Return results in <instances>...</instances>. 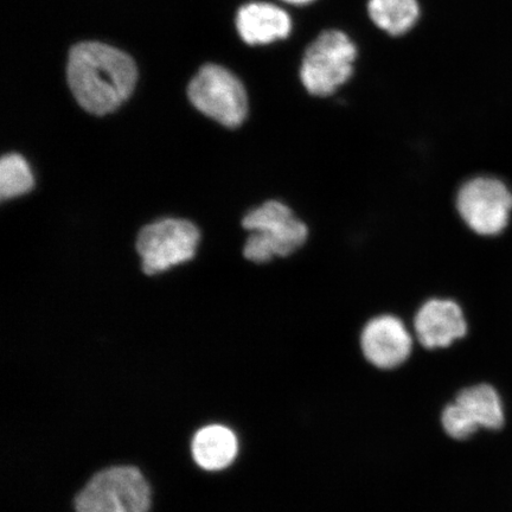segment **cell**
Returning <instances> with one entry per match:
<instances>
[{
  "instance_id": "6da1fadb",
  "label": "cell",
  "mask_w": 512,
  "mask_h": 512,
  "mask_svg": "<svg viewBox=\"0 0 512 512\" xmlns=\"http://www.w3.org/2000/svg\"><path fill=\"white\" fill-rule=\"evenodd\" d=\"M69 87L83 110L95 115L114 112L130 98L138 70L131 56L98 42L70 50Z\"/></svg>"
},
{
  "instance_id": "7a4b0ae2",
  "label": "cell",
  "mask_w": 512,
  "mask_h": 512,
  "mask_svg": "<svg viewBox=\"0 0 512 512\" xmlns=\"http://www.w3.org/2000/svg\"><path fill=\"white\" fill-rule=\"evenodd\" d=\"M242 226L251 233L243 255L255 264L297 252L309 236L306 224L279 201H268L249 211L243 217Z\"/></svg>"
},
{
  "instance_id": "3957f363",
  "label": "cell",
  "mask_w": 512,
  "mask_h": 512,
  "mask_svg": "<svg viewBox=\"0 0 512 512\" xmlns=\"http://www.w3.org/2000/svg\"><path fill=\"white\" fill-rule=\"evenodd\" d=\"M356 57V46L348 35L324 31L305 51L300 80L311 95H332L351 78Z\"/></svg>"
},
{
  "instance_id": "277c9868",
  "label": "cell",
  "mask_w": 512,
  "mask_h": 512,
  "mask_svg": "<svg viewBox=\"0 0 512 512\" xmlns=\"http://www.w3.org/2000/svg\"><path fill=\"white\" fill-rule=\"evenodd\" d=\"M76 512H149V483L136 467H110L89 480L75 501Z\"/></svg>"
},
{
  "instance_id": "5b68a950",
  "label": "cell",
  "mask_w": 512,
  "mask_h": 512,
  "mask_svg": "<svg viewBox=\"0 0 512 512\" xmlns=\"http://www.w3.org/2000/svg\"><path fill=\"white\" fill-rule=\"evenodd\" d=\"M189 99L198 111L228 128L243 124L248 113V98L242 82L216 64H207L192 79Z\"/></svg>"
},
{
  "instance_id": "8992f818",
  "label": "cell",
  "mask_w": 512,
  "mask_h": 512,
  "mask_svg": "<svg viewBox=\"0 0 512 512\" xmlns=\"http://www.w3.org/2000/svg\"><path fill=\"white\" fill-rule=\"evenodd\" d=\"M200 232L187 220L166 219L149 224L138 235L137 251L149 275L168 271L194 258Z\"/></svg>"
},
{
  "instance_id": "52a82bcc",
  "label": "cell",
  "mask_w": 512,
  "mask_h": 512,
  "mask_svg": "<svg viewBox=\"0 0 512 512\" xmlns=\"http://www.w3.org/2000/svg\"><path fill=\"white\" fill-rule=\"evenodd\" d=\"M458 213L473 232L497 235L507 227L512 194L505 184L492 177L466 182L457 196Z\"/></svg>"
},
{
  "instance_id": "ba28073f",
  "label": "cell",
  "mask_w": 512,
  "mask_h": 512,
  "mask_svg": "<svg viewBox=\"0 0 512 512\" xmlns=\"http://www.w3.org/2000/svg\"><path fill=\"white\" fill-rule=\"evenodd\" d=\"M441 422L445 432L458 440L470 438L479 428L498 430L504 424L501 398L489 384L466 388L444 409Z\"/></svg>"
},
{
  "instance_id": "9c48e42d",
  "label": "cell",
  "mask_w": 512,
  "mask_h": 512,
  "mask_svg": "<svg viewBox=\"0 0 512 512\" xmlns=\"http://www.w3.org/2000/svg\"><path fill=\"white\" fill-rule=\"evenodd\" d=\"M361 345L371 364L380 369H393L406 362L411 355L413 341L402 320L384 315L371 319L366 325Z\"/></svg>"
},
{
  "instance_id": "30bf717a",
  "label": "cell",
  "mask_w": 512,
  "mask_h": 512,
  "mask_svg": "<svg viewBox=\"0 0 512 512\" xmlns=\"http://www.w3.org/2000/svg\"><path fill=\"white\" fill-rule=\"evenodd\" d=\"M414 328L419 342L428 349L446 348L467 332L462 307L446 299H432L422 305Z\"/></svg>"
},
{
  "instance_id": "8fae6325",
  "label": "cell",
  "mask_w": 512,
  "mask_h": 512,
  "mask_svg": "<svg viewBox=\"0 0 512 512\" xmlns=\"http://www.w3.org/2000/svg\"><path fill=\"white\" fill-rule=\"evenodd\" d=\"M236 27L243 41L252 46H260L290 36L292 19L277 5L249 3L240 9Z\"/></svg>"
},
{
  "instance_id": "7c38bea8",
  "label": "cell",
  "mask_w": 512,
  "mask_h": 512,
  "mask_svg": "<svg viewBox=\"0 0 512 512\" xmlns=\"http://www.w3.org/2000/svg\"><path fill=\"white\" fill-rule=\"evenodd\" d=\"M192 456L207 471H220L232 464L238 454V439L229 428L211 425L202 428L192 440Z\"/></svg>"
},
{
  "instance_id": "4fadbf2b",
  "label": "cell",
  "mask_w": 512,
  "mask_h": 512,
  "mask_svg": "<svg viewBox=\"0 0 512 512\" xmlns=\"http://www.w3.org/2000/svg\"><path fill=\"white\" fill-rule=\"evenodd\" d=\"M368 12L377 28L401 36L418 22L420 6L418 0H369Z\"/></svg>"
},
{
  "instance_id": "5bb4252c",
  "label": "cell",
  "mask_w": 512,
  "mask_h": 512,
  "mask_svg": "<svg viewBox=\"0 0 512 512\" xmlns=\"http://www.w3.org/2000/svg\"><path fill=\"white\" fill-rule=\"evenodd\" d=\"M35 179L30 166L21 155L10 153L0 162V196L2 200H11L27 194L34 188Z\"/></svg>"
},
{
  "instance_id": "9a60e30c",
  "label": "cell",
  "mask_w": 512,
  "mask_h": 512,
  "mask_svg": "<svg viewBox=\"0 0 512 512\" xmlns=\"http://www.w3.org/2000/svg\"><path fill=\"white\" fill-rule=\"evenodd\" d=\"M283 2L291 5L303 6L315 2V0H283Z\"/></svg>"
}]
</instances>
